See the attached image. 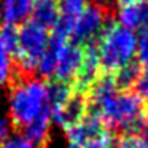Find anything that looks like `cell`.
Returning <instances> with one entry per match:
<instances>
[{
	"instance_id": "obj_1",
	"label": "cell",
	"mask_w": 148,
	"mask_h": 148,
	"mask_svg": "<svg viewBox=\"0 0 148 148\" xmlns=\"http://www.w3.org/2000/svg\"><path fill=\"white\" fill-rule=\"evenodd\" d=\"M49 113L48 81L38 75H19L11 81L8 94V118L14 127L24 129L29 123Z\"/></svg>"
},
{
	"instance_id": "obj_2",
	"label": "cell",
	"mask_w": 148,
	"mask_h": 148,
	"mask_svg": "<svg viewBox=\"0 0 148 148\" xmlns=\"http://www.w3.org/2000/svg\"><path fill=\"white\" fill-rule=\"evenodd\" d=\"M89 113H94L108 131L138 134L148 119V103H145L131 89H118L103 99L97 107L89 110Z\"/></svg>"
},
{
	"instance_id": "obj_3",
	"label": "cell",
	"mask_w": 148,
	"mask_h": 148,
	"mask_svg": "<svg viewBox=\"0 0 148 148\" xmlns=\"http://www.w3.org/2000/svg\"><path fill=\"white\" fill-rule=\"evenodd\" d=\"M135 32L110 21L94 43L102 73H115L121 67L135 61Z\"/></svg>"
},
{
	"instance_id": "obj_4",
	"label": "cell",
	"mask_w": 148,
	"mask_h": 148,
	"mask_svg": "<svg viewBox=\"0 0 148 148\" xmlns=\"http://www.w3.org/2000/svg\"><path fill=\"white\" fill-rule=\"evenodd\" d=\"M49 42V30L32 19L18 27L14 46V65L21 75H35L38 62Z\"/></svg>"
},
{
	"instance_id": "obj_5",
	"label": "cell",
	"mask_w": 148,
	"mask_h": 148,
	"mask_svg": "<svg viewBox=\"0 0 148 148\" xmlns=\"http://www.w3.org/2000/svg\"><path fill=\"white\" fill-rule=\"evenodd\" d=\"M110 21V13L105 5L86 3L73 18L69 27L67 38L81 46L94 45Z\"/></svg>"
},
{
	"instance_id": "obj_6",
	"label": "cell",
	"mask_w": 148,
	"mask_h": 148,
	"mask_svg": "<svg viewBox=\"0 0 148 148\" xmlns=\"http://www.w3.org/2000/svg\"><path fill=\"white\" fill-rule=\"evenodd\" d=\"M88 115L86 94L73 91L64 102L51 108V123L61 129H69Z\"/></svg>"
},
{
	"instance_id": "obj_7",
	"label": "cell",
	"mask_w": 148,
	"mask_h": 148,
	"mask_svg": "<svg viewBox=\"0 0 148 148\" xmlns=\"http://www.w3.org/2000/svg\"><path fill=\"white\" fill-rule=\"evenodd\" d=\"M83 59H84V46L69 40L62 46L61 53L58 56L53 80H59V81H64V83L73 84L75 78H77L78 72L81 69Z\"/></svg>"
},
{
	"instance_id": "obj_8",
	"label": "cell",
	"mask_w": 148,
	"mask_h": 148,
	"mask_svg": "<svg viewBox=\"0 0 148 148\" xmlns=\"http://www.w3.org/2000/svg\"><path fill=\"white\" fill-rule=\"evenodd\" d=\"M116 19L123 27L140 32L148 27V0H134L116 7Z\"/></svg>"
},
{
	"instance_id": "obj_9",
	"label": "cell",
	"mask_w": 148,
	"mask_h": 148,
	"mask_svg": "<svg viewBox=\"0 0 148 148\" xmlns=\"http://www.w3.org/2000/svg\"><path fill=\"white\" fill-rule=\"evenodd\" d=\"M103 124L100 123V119L97 118L94 113H89L84 116L83 119L77 123V124L70 126L69 129H65V140H67L69 148H80L83 143H86L88 140L97 135L99 132L103 131Z\"/></svg>"
},
{
	"instance_id": "obj_10",
	"label": "cell",
	"mask_w": 148,
	"mask_h": 148,
	"mask_svg": "<svg viewBox=\"0 0 148 148\" xmlns=\"http://www.w3.org/2000/svg\"><path fill=\"white\" fill-rule=\"evenodd\" d=\"M34 0H0V26L19 27L29 21Z\"/></svg>"
},
{
	"instance_id": "obj_11",
	"label": "cell",
	"mask_w": 148,
	"mask_h": 148,
	"mask_svg": "<svg viewBox=\"0 0 148 148\" xmlns=\"http://www.w3.org/2000/svg\"><path fill=\"white\" fill-rule=\"evenodd\" d=\"M61 16L59 0H34L30 19L45 29H54Z\"/></svg>"
},
{
	"instance_id": "obj_12",
	"label": "cell",
	"mask_w": 148,
	"mask_h": 148,
	"mask_svg": "<svg viewBox=\"0 0 148 148\" xmlns=\"http://www.w3.org/2000/svg\"><path fill=\"white\" fill-rule=\"evenodd\" d=\"M51 115L49 113L42 115L40 118L34 119L23 129V135L29 138L32 143H35L37 147L45 148L46 143L49 142V135H51Z\"/></svg>"
},
{
	"instance_id": "obj_13",
	"label": "cell",
	"mask_w": 148,
	"mask_h": 148,
	"mask_svg": "<svg viewBox=\"0 0 148 148\" xmlns=\"http://www.w3.org/2000/svg\"><path fill=\"white\" fill-rule=\"evenodd\" d=\"M14 54L0 35V84H8L14 78Z\"/></svg>"
},
{
	"instance_id": "obj_14",
	"label": "cell",
	"mask_w": 148,
	"mask_h": 148,
	"mask_svg": "<svg viewBox=\"0 0 148 148\" xmlns=\"http://www.w3.org/2000/svg\"><path fill=\"white\" fill-rule=\"evenodd\" d=\"M140 70V65L135 64V62H131V64L121 67L119 70H116L115 73H112L113 81H115L116 88L121 91H127L132 88L135 78H137V73Z\"/></svg>"
},
{
	"instance_id": "obj_15",
	"label": "cell",
	"mask_w": 148,
	"mask_h": 148,
	"mask_svg": "<svg viewBox=\"0 0 148 148\" xmlns=\"http://www.w3.org/2000/svg\"><path fill=\"white\" fill-rule=\"evenodd\" d=\"M135 62L140 67H148V27L140 30L135 45Z\"/></svg>"
},
{
	"instance_id": "obj_16",
	"label": "cell",
	"mask_w": 148,
	"mask_h": 148,
	"mask_svg": "<svg viewBox=\"0 0 148 148\" xmlns=\"http://www.w3.org/2000/svg\"><path fill=\"white\" fill-rule=\"evenodd\" d=\"M113 148H148V142L140 134H123L113 140Z\"/></svg>"
},
{
	"instance_id": "obj_17",
	"label": "cell",
	"mask_w": 148,
	"mask_h": 148,
	"mask_svg": "<svg viewBox=\"0 0 148 148\" xmlns=\"http://www.w3.org/2000/svg\"><path fill=\"white\" fill-rule=\"evenodd\" d=\"M131 91L137 94L145 103H148V67H140Z\"/></svg>"
},
{
	"instance_id": "obj_18",
	"label": "cell",
	"mask_w": 148,
	"mask_h": 148,
	"mask_svg": "<svg viewBox=\"0 0 148 148\" xmlns=\"http://www.w3.org/2000/svg\"><path fill=\"white\" fill-rule=\"evenodd\" d=\"M80 148H113L112 131L103 129L102 132H99L97 135H94L91 140H88L86 143H83Z\"/></svg>"
},
{
	"instance_id": "obj_19",
	"label": "cell",
	"mask_w": 148,
	"mask_h": 148,
	"mask_svg": "<svg viewBox=\"0 0 148 148\" xmlns=\"http://www.w3.org/2000/svg\"><path fill=\"white\" fill-rule=\"evenodd\" d=\"M0 148H40V147H37L35 143H32V142H30L29 138H26L23 134H19V135L16 134V135H10L5 142H2V143H0Z\"/></svg>"
},
{
	"instance_id": "obj_20",
	"label": "cell",
	"mask_w": 148,
	"mask_h": 148,
	"mask_svg": "<svg viewBox=\"0 0 148 148\" xmlns=\"http://www.w3.org/2000/svg\"><path fill=\"white\" fill-rule=\"evenodd\" d=\"M11 127H13V124H11L10 118L0 113V143L5 142L11 135Z\"/></svg>"
},
{
	"instance_id": "obj_21",
	"label": "cell",
	"mask_w": 148,
	"mask_h": 148,
	"mask_svg": "<svg viewBox=\"0 0 148 148\" xmlns=\"http://www.w3.org/2000/svg\"><path fill=\"white\" fill-rule=\"evenodd\" d=\"M77 2H86V0H77Z\"/></svg>"
},
{
	"instance_id": "obj_22",
	"label": "cell",
	"mask_w": 148,
	"mask_h": 148,
	"mask_svg": "<svg viewBox=\"0 0 148 148\" xmlns=\"http://www.w3.org/2000/svg\"><path fill=\"white\" fill-rule=\"evenodd\" d=\"M97 2H102V0H97Z\"/></svg>"
}]
</instances>
